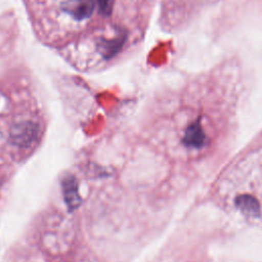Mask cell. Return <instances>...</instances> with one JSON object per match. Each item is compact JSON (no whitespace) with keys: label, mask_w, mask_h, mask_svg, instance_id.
I'll return each mask as SVG.
<instances>
[{"label":"cell","mask_w":262,"mask_h":262,"mask_svg":"<svg viewBox=\"0 0 262 262\" xmlns=\"http://www.w3.org/2000/svg\"><path fill=\"white\" fill-rule=\"evenodd\" d=\"M127 39V32L123 29H118L116 36L111 39H102L98 44V49L104 58H112L123 47Z\"/></svg>","instance_id":"cell-1"},{"label":"cell","mask_w":262,"mask_h":262,"mask_svg":"<svg viewBox=\"0 0 262 262\" xmlns=\"http://www.w3.org/2000/svg\"><path fill=\"white\" fill-rule=\"evenodd\" d=\"M37 135V126L31 122H23L11 128L10 137L15 144L28 145Z\"/></svg>","instance_id":"cell-2"},{"label":"cell","mask_w":262,"mask_h":262,"mask_svg":"<svg viewBox=\"0 0 262 262\" xmlns=\"http://www.w3.org/2000/svg\"><path fill=\"white\" fill-rule=\"evenodd\" d=\"M96 5V0H72L63 4V10L71 14L74 18L81 20L89 17Z\"/></svg>","instance_id":"cell-3"},{"label":"cell","mask_w":262,"mask_h":262,"mask_svg":"<svg viewBox=\"0 0 262 262\" xmlns=\"http://www.w3.org/2000/svg\"><path fill=\"white\" fill-rule=\"evenodd\" d=\"M62 188H63V196L64 201L68 205V207L71 210H74L77 208L81 202L79 192H78V185L76 183V180L74 177L70 176L67 177L62 182Z\"/></svg>","instance_id":"cell-4"},{"label":"cell","mask_w":262,"mask_h":262,"mask_svg":"<svg viewBox=\"0 0 262 262\" xmlns=\"http://www.w3.org/2000/svg\"><path fill=\"white\" fill-rule=\"evenodd\" d=\"M96 4L98 6V12L104 17L110 16L113 13L114 9V0H96Z\"/></svg>","instance_id":"cell-5"}]
</instances>
